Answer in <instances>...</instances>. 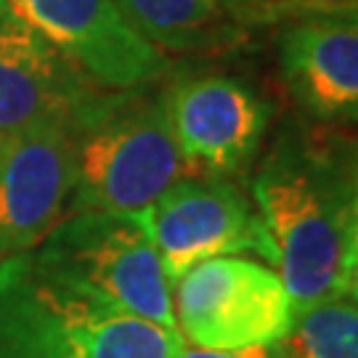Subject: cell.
<instances>
[{"mask_svg":"<svg viewBox=\"0 0 358 358\" xmlns=\"http://www.w3.org/2000/svg\"><path fill=\"white\" fill-rule=\"evenodd\" d=\"M353 141L292 120L252 180V202L294 310L345 294L356 205Z\"/></svg>","mask_w":358,"mask_h":358,"instance_id":"6da1fadb","label":"cell"},{"mask_svg":"<svg viewBox=\"0 0 358 358\" xmlns=\"http://www.w3.org/2000/svg\"><path fill=\"white\" fill-rule=\"evenodd\" d=\"M186 340L101 303L35 255L0 266V358H178Z\"/></svg>","mask_w":358,"mask_h":358,"instance_id":"7a4b0ae2","label":"cell"},{"mask_svg":"<svg viewBox=\"0 0 358 358\" xmlns=\"http://www.w3.org/2000/svg\"><path fill=\"white\" fill-rule=\"evenodd\" d=\"M183 173L165 93H96L77 117L72 213L138 217Z\"/></svg>","mask_w":358,"mask_h":358,"instance_id":"3957f363","label":"cell"},{"mask_svg":"<svg viewBox=\"0 0 358 358\" xmlns=\"http://www.w3.org/2000/svg\"><path fill=\"white\" fill-rule=\"evenodd\" d=\"M35 260L106 306L178 332L173 289L141 217L72 213L43 239Z\"/></svg>","mask_w":358,"mask_h":358,"instance_id":"277c9868","label":"cell"},{"mask_svg":"<svg viewBox=\"0 0 358 358\" xmlns=\"http://www.w3.org/2000/svg\"><path fill=\"white\" fill-rule=\"evenodd\" d=\"M173 287L180 337L205 350L276 345L294 321V306L279 273L247 257L196 263Z\"/></svg>","mask_w":358,"mask_h":358,"instance_id":"5b68a950","label":"cell"},{"mask_svg":"<svg viewBox=\"0 0 358 358\" xmlns=\"http://www.w3.org/2000/svg\"><path fill=\"white\" fill-rule=\"evenodd\" d=\"M138 217L170 287L213 257L255 252L271 263V244L255 202L231 178L183 176Z\"/></svg>","mask_w":358,"mask_h":358,"instance_id":"8992f818","label":"cell"},{"mask_svg":"<svg viewBox=\"0 0 358 358\" xmlns=\"http://www.w3.org/2000/svg\"><path fill=\"white\" fill-rule=\"evenodd\" d=\"M16 19L64 53L96 88H146L170 59L143 38L115 0H3Z\"/></svg>","mask_w":358,"mask_h":358,"instance_id":"52a82bcc","label":"cell"},{"mask_svg":"<svg viewBox=\"0 0 358 358\" xmlns=\"http://www.w3.org/2000/svg\"><path fill=\"white\" fill-rule=\"evenodd\" d=\"M170 130L186 173L231 178L255 159L273 103L229 75H189L165 93Z\"/></svg>","mask_w":358,"mask_h":358,"instance_id":"ba28073f","label":"cell"},{"mask_svg":"<svg viewBox=\"0 0 358 358\" xmlns=\"http://www.w3.org/2000/svg\"><path fill=\"white\" fill-rule=\"evenodd\" d=\"M75 189V125L43 122L0 138V257L29 252L64 220Z\"/></svg>","mask_w":358,"mask_h":358,"instance_id":"9c48e42d","label":"cell"},{"mask_svg":"<svg viewBox=\"0 0 358 358\" xmlns=\"http://www.w3.org/2000/svg\"><path fill=\"white\" fill-rule=\"evenodd\" d=\"M306 11L284 27L276 40L279 75L303 120L321 128L358 125V29L319 13Z\"/></svg>","mask_w":358,"mask_h":358,"instance_id":"30bf717a","label":"cell"},{"mask_svg":"<svg viewBox=\"0 0 358 358\" xmlns=\"http://www.w3.org/2000/svg\"><path fill=\"white\" fill-rule=\"evenodd\" d=\"M96 99L93 83L0 0V138L43 122H69Z\"/></svg>","mask_w":358,"mask_h":358,"instance_id":"8fae6325","label":"cell"},{"mask_svg":"<svg viewBox=\"0 0 358 358\" xmlns=\"http://www.w3.org/2000/svg\"><path fill=\"white\" fill-rule=\"evenodd\" d=\"M117 8L159 51H202L229 35L223 0H115Z\"/></svg>","mask_w":358,"mask_h":358,"instance_id":"7c38bea8","label":"cell"},{"mask_svg":"<svg viewBox=\"0 0 358 358\" xmlns=\"http://www.w3.org/2000/svg\"><path fill=\"white\" fill-rule=\"evenodd\" d=\"M279 358H358V300L340 294L294 310Z\"/></svg>","mask_w":358,"mask_h":358,"instance_id":"4fadbf2b","label":"cell"},{"mask_svg":"<svg viewBox=\"0 0 358 358\" xmlns=\"http://www.w3.org/2000/svg\"><path fill=\"white\" fill-rule=\"evenodd\" d=\"M303 3L313 0H223L226 11L234 13L236 19H279L284 11H292Z\"/></svg>","mask_w":358,"mask_h":358,"instance_id":"5bb4252c","label":"cell"},{"mask_svg":"<svg viewBox=\"0 0 358 358\" xmlns=\"http://www.w3.org/2000/svg\"><path fill=\"white\" fill-rule=\"evenodd\" d=\"M178 358H279V350L276 345L244 348V350H205V348L183 345Z\"/></svg>","mask_w":358,"mask_h":358,"instance_id":"9a60e30c","label":"cell"},{"mask_svg":"<svg viewBox=\"0 0 358 358\" xmlns=\"http://www.w3.org/2000/svg\"><path fill=\"white\" fill-rule=\"evenodd\" d=\"M303 6L319 13H327L332 19H340V22L350 24L353 29H358V3H329V0L321 3V0H313V3H303Z\"/></svg>","mask_w":358,"mask_h":358,"instance_id":"2e32d148","label":"cell"},{"mask_svg":"<svg viewBox=\"0 0 358 358\" xmlns=\"http://www.w3.org/2000/svg\"><path fill=\"white\" fill-rule=\"evenodd\" d=\"M353 167H356V178H358V138L353 141Z\"/></svg>","mask_w":358,"mask_h":358,"instance_id":"e0dca14e","label":"cell"}]
</instances>
